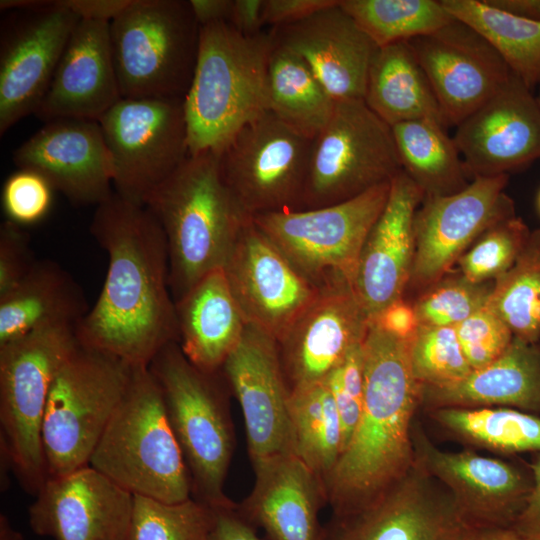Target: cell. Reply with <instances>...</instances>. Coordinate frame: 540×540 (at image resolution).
Masks as SVG:
<instances>
[{
    "label": "cell",
    "instance_id": "9f6ffc18",
    "mask_svg": "<svg viewBox=\"0 0 540 540\" xmlns=\"http://www.w3.org/2000/svg\"><path fill=\"white\" fill-rule=\"evenodd\" d=\"M488 5L523 19L540 21V0H483Z\"/></svg>",
    "mask_w": 540,
    "mask_h": 540
},
{
    "label": "cell",
    "instance_id": "9c48e42d",
    "mask_svg": "<svg viewBox=\"0 0 540 540\" xmlns=\"http://www.w3.org/2000/svg\"><path fill=\"white\" fill-rule=\"evenodd\" d=\"M79 345L76 328L52 327L0 346V440L14 474L34 496L48 480L41 431L49 392Z\"/></svg>",
    "mask_w": 540,
    "mask_h": 540
},
{
    "label": "cell",
    "instance_id": "7bdbcfd3",
    "mask_svg": "<svg viewBox=\"0 0 540 540\" xmlns=\"http://www.w3.org/2000/svg\"><path fill=\"white\" fill-rule=\"evenodd\" d=\"M494 281L474 283L464 276L441 279L418 299L414 308L422 326H453L486 306Z\"/></svg>",
    "mask_w": 540,
    "mask_h": 540
},
{
    "label": "cell",
    "instance_id": "7c38bea8",
    "mask_svg": "<svg viewBox=\"0 0 540 540\" xmlns=\"http://www.w3.org/2000/svg\"><path fill=\"white\" fill-rule=\"evenodd\" d=\"M122 199L146 206L189 157L184 99L122 98L98 120Z\"/></svg>",
    "mask_w": 540,
    "mask_h": 540
},
{
    "label": "cell",
    "instance_id": "f546056e",
    "mask_svg": "<svg viewBox=\"0 0 540 540\" xmlns=\"http://www.w3.org/2000/svg\"><path fill=\"white\" fill-rule=\"evenodd\" d=\"M175 309L183 354L198 369L219 372L247 324L224 268L205 275L175 302Z\"/></svg>",
    "mask_w": 540,
    "mask_h": 540
},
{
    "label": "cell",
    "instance_id": "603a6c76",
    "mask_svg": "<svg viewBox=\"0 0 540 540\" xmlns=\"http://www.w3.org/2000/svg\"><path fill=\"white\" fill-rule=\"evenodd\" d=\"M13 161L41 174L75 205L98 206L114 193L110 155L96 120L46 122L13 152Z\"/></svg>",
    "mask_w": 540,
    "mask_h": 540
},
{
    "label": "cell",
    "instance_id": "5b68a950",
    "mask_svg": "<svg viewBox=\"0 0 540 540\" xmlns=\"http://www.w3.org/2000/svg\"><path fill=\"white\" fill-rule=\"evenodd\" d=\"M89 466L133 495L167 503L192 497L189 472L148 365H132Z\"/></svg>",
    "mask_w": 540,
    "mask_h": 540
},
{
    "label": "cell",
    "instance_id": "91938a15",
    "mask_svg": "<svg viewBox=\"0 0 540 540\" xmlns=\"http://www.w3.org/2000/svg\"><path fill=\"white\" fill-rule=\"evenodd\" d=\"M0 540H24L23 535L10 524L6 515H0Z\"/></svg>",
    "mask_w": 540,
    "mask_h": 540
},
{
    "label": "cell",
    "instance_id": "836d02e7",
    "mask_svg": "<svg viewBox=\"0 0 540 540\" xmlns=\"http://www.w3.org/2000/svg\"><path fill=\"white\" fill-rule=\"evenodd\" d=\"M267 89L268 111L312 140L329 121L336 103L306 62L275 42L269 59Z\"/></svg>",
    "mask_w": 540,
    "mask_h": 540
},
{
    "label": "cell",
    "instance_id": "8d00e7d4",
    "mask_svg": "<svg viewBox=\"0 0 540 540\" xmlns=\"http://www.w3.org/2000/svg\"><path fill=\"white\" fill-rule=\"evenodd\" d=\"M289 414L295 454L323 481L342 451L339 415L325 380L291 388Z\"/></svg>",
    "mask_w": 540,
    "mask_h": 540
},
{
    "label": "cell",
    "instance_id": "11a10c76",
    "mask_svg": "<svg viewBox=\"0 0 540 540\" xmlns=\"http://www.w3.org/2000/svg\"><path fill=\"white\" fill-rule=\"evenodd\" d=\"M193 15L200 27L228 22L233 0H189Z\"/></svg>",
    "mask_w": 540,
    "mask_h": 540
},
{
    "label": "cell",
    "instance_id": "4316f807",
    "mask_svg": "<svg viewBox=\"0 0 540 540\" xmlns=\"http://www.w3.org/2000/svg\"><path fill=\"white\" fill-rule=\"evenodd\" d=\"M121 99L109 22L80 19L34 115L98 121Z\"/></svg>",
    "mask_w": 540,
    "mask_h": 540
},
{
    "label": "cell",
    "instance_id": "44dd1931",
    "mask_svg": "<svg viewBox=\"0 0 540 540\" xmlns=\"http://www.w3.org/2000/svg\"><path fill=\"white\" fill-rule=\"evenodd\" d=\"M467 174L497 176L540 159V105L513 72L504 86L456 127Z\"/></svg>",
    "mask_w": 540,
    "mask_h": 540
},
{
    "label": "cell",
    "instance_id": "3957f363",
    "mask_svg": "<svg viewBox=\"0 0 540 540\" xmlns=\"http://www.w3.org/2000/svg\"><path fill=\"white\" fill-rule=\"evenodd\" d=\"M146 207L166 237L174 302L205 275L224 267L252 219L224 182L219 153L212 150L189 155L153 192Z\"/></svg>",
    "mask_w": 540,
    "mask_h": 540
},
{
    "label": "cell",
    "instance_id": "680465c9",
    "mask_svg": "<svg viewBox=\"0 0 540 540\" xmlns=\"http://www.w3.org/2000/svg\"><path fill=\"white\" fill-rule=\"evenodd\" d=\"M475 540H525L512 528L482 530Z\"/></svg>",
    "mask_w": 540,
    "mask_h": 540
},
{
    "label": "cell",
    "instance_id": "5bb4252c",
    "mask_svg": "<svg viewBox=\"0 0 540 540\" xmlns=\"http://www.w3.org/2000/svg\"><path fill=\"white\" fill-rule=\"evenodd\" d=\"M481 531L450 491L415 461L371 504L332 514L323 525L321 540H475Z\"/></svg>",
    "mask_w": 540,
    "mask_h": 540
},
{
    "label": "cell",
    "instance_id": "f6af8a7d",
    "mask_svg": "<svg viewBox=\"0 0 540 540\" xmlns=\"http://www.w3.org/2000/svg\"><path fill=\"white\" fill-rule=\"evenodd\" d=\"M455 330L472 370L496 360L514 337L508 326L486 306L457 324Z\"/></svg>",
    "mask_w": 540,
    "mask_h": 540
},
{
    "label": "cell",
    "instance_id": "681fc988",
    "mask_svg": "<svg viewBox=\"0 0 540 540\" xmlns=\"http://www.w3.org/2000/svg\"><path fill=\"white\" fill-rule=\"evenodd\" d=\"M527 463L532 473L533 486L512 529L525 540H540V453H534Z\"/></svg>",
    "mask_w": 540,
    "mask_h": 540
},
{
    "label": "cell",
    "instance_id": "6f0895ef",
    "mask_svg": "<svg viewBox=\"0 0 540 540\" xmlns=\"http://www.w3.org/2000/svg\"><path fill=\"white\" fill-rule=\"evenodd\" d=\"M51 1L46 0H1L0 8L4 9H22L29 11H37L48 7Z\"/></svg>",
    "mask_w": 540,
    "mask_h": 540
},
{
    "label": "cell",
    "instance_id": "d6a6232c",
    "mask_svg": "<svg viewBox=\"0 0 540 540\" xmlns=\"http://www.w3.org/2000/svg\"><path fill=\"white\" fill-rule=\"evenodd\" d=\"M391 128L401 168L424 197L449 195L468 185L461 154L440 122L417 119Z\"/></svg>",
    "mask_w": 540,
    "mask_h": 540
},
{
    "label": "cell",
    "instance_id": "ffe728a7",
    "mask_svg": "<svg viewBox=\"0 0 540 540\" xmlns=\"http://www.w3.org/2000/svg\"><path fill=\"white\" fill-rule=\"evenodd\" d=\"M28 509L32 531L55 540H127L134 495L91 466L49 478Z\"/></svg>",
    "mask_w": 540,
    "mask_h": 540
},
{
    "label": "cell",
    "instance_id": "52a82bcc",
    "mask_svg": "<svg viewBox=\"0 0 540 540\" xmlns=\"http://www.w3.org/2000/svg\"><path fill=\"white\" fill-rule=\"evenodd\" d=\"M109 32L122 98L184 99L200 40L189 0H130Z\"/></svg>",
    "mask_w": 540,
    "mask_h": 540
},
{
    "label": "cell",
    "instance_id": "c3c4849f",
    "mask_svg": "<svg viewBox=\"0 0 540 540\" xmlns=\"http://www.w3.org/2000/svg\"><path fill=\"white\" fill-rule=\"evenodd\" d=\"M335 0H265L264 25L268 29L296 23Z\"/></svg>",
    "mask_w": 540,
    "mask_h": 540
},
{
    "label": "cell",
    "instance_id": "484cf974",
    "mask_svg": "<svg viewBox=\"0 0 540 540\" xmlns=\"http://www.w3.org/2000/svg\"><path fill=\"white\" fill-rule=\"evenodd\" d=\"M424 193L403 171L390 181L387 202L360 253L354 293L372 321L402 298L415 255L414 221Z\"/></svg>",
    "mask_w": 540,
    "mask_h": 540
},
{
    "label": "cell",
    "instance_id": "74e56055",
    "mask_svg": "<svg viewBox=\"0 0 540 540\" xmlns=\"http://www.w3.org/2000/svg\"><path fill=\"white\" fill-rule=\"evenodd\" d=\"M511 330L528 343L540 341V228L530 237L504 274L494 281L486 304Z\"/></svg>",
    "mask_w": 540,
    "mask_h": 540
},
{
    "label": "cell",
    "instance_id": "8fae6325",
    "mask_svg": "<svg viewBox=\"0 0 540 540\" xmlns=\"http://www.w3.org/2000/svg\"><path fill=\"white\" fill-rule=\"evenodd\" d=\"M401 170L391 126L364 100L336 101L313 139L302 210L354 198Z\"/></svg>",
    "mask_w": 540,
    "mask_h": 540
},
{
    "label": "cell",
    "instance_id": "f5cc1de1",
    "mask_svg": "<svg viewBox=\"0 0 540 540\" xmlns=\"http://www.w3.org/2000/svg\"><path fill=\"white\" fill-rule=\"evenodd\" d=\"M265 0H233L229 23L245 36H255L263 32Z\"/></svg>",
    "mask_w": 540,
    "mask_h": 540
},
{
    "label": "cell",
    "instance_id": "d4e9b609",
    "mask_svg": "<svg viewBox=\"0 0 540 540\" xmlns=\"http://www.w3.org/2000/svg\"><path fill=\"white\" fill-rule=\"evenodd\" d=\"M269 30L276 44L306 62L335 101L364 99L378 46L340 0L296 23Z\"/></svg>",
    "mask_w": 540,
    "mask_h": 540
},
{
    "label": "cell",
    "instance_id": "816d5d0a",
    "mask_svg": "<svg viewBox=\"0 0 540 540\" xmlns=\"http://www.w3.org/2000/svg\"><path fill=\"white\" fill-rule=\"evenodd\" d=\"M372 321L382 330L405 340L412 339L420 326L414 306L402 298L384 308Z\"/></svg>",
    "mask_w": 540,
    "mask_h": 540
},
{
    "label": "cell",
    "instance_id": "9a60e30c",
    "mask_svg": "<svg viewBox=\"0 0 540 540\" xmlns=\"http://www.w3.org/2000/svg\"><path fill=\"white\" fill-rule=\"evenodd\" d=\"M508 174L477 176L463 189L425 196L414 221L415 255L410 280L433 285L489 228L515 215L504 192Z\"/></svg>",
    "mask_w": 540,
    "mask_h": 540
},
{
    "label": "cell",
    "instance_id": "b9f144b4",
    "mask_svg": "<svg viewBox=\"0 0 540 540\" xmlns=\"http://www.w3.org/2000/svg\"><path fill=\"white\" fill-rule=\"evenodd\" d=\"M530 234L515 215L496 223L458 260L462 276L474 283L495 281L515 263Z\"/></svg>",
    "mask_w": 540,
    "mask_h": 540
},
{
    "label": "cell",
    "instance_id": "8992f818",
    "mask_svg": "<svg viewBox=\"0 0 540 540\" xmlns=\"http://www.w3.org/2000/svg\"><path fill=\"white\" fill-rule=\"evenodd\" d=\"M148 368L187 466L192 497L213 508L234 505L224 492L234 438L219 372L198 369L177 342L162 348Z\"/></svg>",
    "mask_w": 540,
    "mask_h": 540
},
{
    "label": "cell",
    "instance_id": "ab89813d",
    "mask_svg": "<svg viewBox=\"0 0 540 540\" xmlns=\"http://www.w3.org/2000/svg\"><path fill=\"white\" fill-rule=\"evenodd\" d=\"M213 507L190 497L167 503L134 495L127 540H209Z\"/></svg>",
    "mask_w": 540,
    "mask_h": 540
},
{
    "label": "cell",
    "instance_id": "7a4b0ae2",
    "mask_svg": "<svg viewBox=\"0 0 540 540\" xmlns=\"http://www.w3.org/2000/svg\"><path fill=\"white\" fill-rule=\"evenodd\" d=\"M410 340L369 323L363 340L362 412L349 443L323 480L332 514L371 504L414 465L411 429L421 385L411 367Z\"/></svg>",
    "mask_w": 540,
    "mask_h": 540
},
{
    "label": "cell",
    "instance_id": "d6986e66",
    "mask_svg": "<svg viewBox=\"0 0 540 540\" xmlns=\"http://www.w3.org/2000/svg\"><path fill=\"white\" fill-rule=\"evenodd\" d=\"M223 268L246 323L277 342L320 289L291 264L252 219L240 232Z\"/></svg>",
    "mask_w": 540,
    "mask_h": 540
},
{
    "label": "cell",
    "instance_id": "ee69618b",
    "mask_svg": "<svg viewBox=\"0 0 540 540\" xmlns=\"http://www.w3.org/2000/svg\"><path fill=\"white\" fill-rule=\"evenodd\" d=\"M339 415L342 451L358 424L364 398L363 341L355 344L325 379Z\"/></svg>",
    "mask_w": 540,
    "mask_h": 540
},
{
    "label": "cell",
    "instance_id": "4dcf8cb0",
    "mask_svg": "<svg viewBox=\"0 0 540 540\" xmlns=\"http://www.w3.org/2000/svg\"><path fill=\"white\" fill-rule=\"evenodd\" d=\"M89 310L83 289L67 270L54 261L37 260L0 297V346L36 330L76 328Z\"/></svg>",
    "mask_w": 540,
    "mask_h": 540
},
{
    "label": "cell",
    "instance_id": "f907efd6",
    "mask_svg": "<svg viewBox=\"0 0 540 540\" xmlns=\"http://www.w3.org/2000/svg\"><path fill=\"white\" fill-rule=\"evenodd\" d=\"M209 540H264L237 510V504L215 507Z\"/></svg>",
    "mask_w": 540,
    "mask_h": 540
},
{
    "label": "cell",
    "instance_id": "94428289",
    "mask_svg": "<svg viewBox=\"0 0 540 540\" xmlns=\"http://www.w3.org/2000/svg\"><path fill=\"white\" fill-rule=\"evenodd\" d=\"M537 209H538V211L540 213V190H539L538 195H537Z\"/></svg>",
    "mask_w": 540,
    "mask_h": 540
},
{
    "label": "cell",
    "instance_id": "e575fe53",
    "mask_svg": "<svg viewBox=\"0 0 540 540\" xmlns=\"http://www.w3.org/2000/svg\"><path fill=\"white\" fill-rule=\"evenodd\" d=\"M446 10L480 33L528 88L540 83V21L498 10L483 0H441Z\"/></svg>",
    "mask_w": 540,
    "mask_h": 540
},
{
    "label": "cell",
    "instance_id": "f35d334b",
    "mask_svg": "<svg viewBox=\"0 0 540 540\" xmlns=\"http://www.w3.org/2000/svg\"><path fill=\"white\" fill-rule=\"evenodd\" d=\"M378 47L432 34L455 18L441 0H340Z\"/></svg>",
    "mask_w": 540,
    "mask_h": 540
},
{
    "label": "cell",
    "instance_id": "4fadbf2b",
    "mask_svg": "<svg viewBox=\"0 0 540 540\" xmlns=\"http://www.w3.org/2000/svg\"><path fill=\"white\" fill-rule=\"evenodd\" d=\"M312 143L265 111L218 152L224 182L251 216L302 210Z\"/></svg>",
    "mask_w": 540,
    "mask_h": 540
},
{
    "label": "cell",
    "instance_id": "1f68e13d",
    "mask_svg": "<svg viewBox=\"0 0 540 540\" xmlns=\"http://www.w3.org/2000/svg\"><path fill=\"white\" fill-rule=\"evenodd\" d=\"M363 100L391 127L417 119L436 120L444 126L432 87L408 41L378 47Z\"/></svg>",
    "mask_w": 540,
    "mask_h": 540
},
{
    "label": "cell",
    "instance_id": "60d3db41",
    "mask_svg": "<svg viewBox=\"0 0 540 540\" xmlns=\"http://www.w3.org/2000/svg\"><path fill=\"white\" fill-rule=\"evenodd\" d=\"M410 361L421 386L451 384L472 371L453 326L420 325L410 340Z\"/></svg>",
    "mask_w": 540,
    "mask_h": 540
},
{
    "label": "cell",
    "instance_id": "30bf717a",
    "mask_svg": "<svg viewBox=\"0 0 540 540\" xmlns=\"http://www.w3.org/2000/svg\"><path fill=\"white\" fill-rule=\"evenodd\" d=\"M390 182L343 202L252 216L256 226L309 281L353 288L363 244L388 199Z\"/></svg>",
    "mask_w": 540,
    "mask_h": 540
},
{
    "label": "cell",
    "instance_id": "7402d4cb",
    "mask_svg": "<svg viewBox=\"0 0 540 540\" xmlns=\"http://www.w3.org/2000/svg\"><path fill=\"white\" fill-rule=\"evenodd\" d=\"M16 25L1 43L0 134L34 114L80 18L59 1Z\"/></svg>",
    "mask_w": 540,
    "mask_h": 540
},
{
    "label": "cell",
    "instance_id": "6da1fadb",
    "mask_svg": "<svg viewBox=\"0 0 540 540\" xmlns=\"http://www.w3.org/2000/svg\"><path fill=\"white\" fill-rule=\"evenodd\" d=\"M90 231L108 256L102 290L76 327L80 344L148 365L178 343L165 234L146 206L115 192L96 206Z\"/></svg>",
    "mask_w": 540,
    "mask_h": 540
},
{
    "label": "cell",
    "instance_id": "db71d44e",
    "mask_svg": "<svg viewBox=\"0 0 540 540\" xmlns=\"http://www.w3.org/2000/svg\"><path fill=\"white\" fill-rule=\"evenodd\" d=\"M80 19L111 22L130 0H58Z\"/></svg>",
    "mask_w": 540,
    "mask_h": 540
},
{
    "label": "cell",
    "instance_id": "6125c7cd",
    "mask_svg": "<svg viewBox=\"0 0 540 540\" xmlns=\"http://www.w3.org/2000/svg\"><path fill=\"white\" fill-rule=\"evenodd\" d=\"M536 99H537V101H538V103L540 105V86H539V92H538V95L536 96Z\"/></svg>",
    "mask_w": 540,
    "mask_h": 540
},
{
    "label": "cell",
    "instance_id": "277c9868",
    "mask_svg": "<svg viewBox=\"0 0 540 540\" xmlns=\"http://www.w3.org/2000/svg\"><path fill=\"white\" fill-rule=\"evenodd\" d=\"M270 30L245 36L227 22L200 27L196 66L184 97L189 154L219 152L246 123L268 111Z\"/></svg>",
    "mask_w": 540,
    "mask_h": 540
},
{
    "label": "cell",
    "instance_id": "d590c367",
    "mask_svg": "<svg viewBox=\"0 0 540 540\" xmlns=\"http://www.w3.org/2000/svg\"><path fill=\"white\" fill-rule=\"evenodd\" d=\"M465 443L504 454L540 453V415L513 408H441L429 411Z\"/></svg>",
    "mask_w": 540,
    "mask_h": 540
},
{
    "label": "cell",
    "instance_id": "ac0fdd59",
    "mask_svg": "<svg viewBox=\"0 0 540 540\" xmlns=\"http://www.w3.org/2000/svg\"><path fill=\"white\" fill-rule=\"evenodd\" d=\"M221 370L240 404L252 464L295 454L290 388L277 340L247 323Z\"/></svg>",
    "mask_w": 540,
    "mask_h": 540
},
{
    "label": "cell",
    "instance_id": "7dc6e473",
    "mask_svg": "<svg viewBox=\"0 0 540 540\" xmlns=\"http://www.w3.org/2000/svg\"><path fill=\"white\" fill-rule=\"evenodd\" d=\"M34 258L28 233L10 220L0 226V297L11 291L29 273Z\"/></svg>",
    "mask_w": 540,
    "mask_h": 540
},
{
    "label": "cell",
    "instance_id": "2e32d148",
    "mask_svg": "<svg viewBox=\"0 0 540 540\" xmlns=\"http://www.w3.org/2000/svg\"><path fill=\"white\" fill-rule=\"evenodd\" d=\"M411 437L415 461L450 491L473 525L480 530L512 528L533 486L528 463L520 466L469 449L441 450L415 420Z\"/></svg>",
    "mask_w": 540,
    "mask_h": 540
},
{
    "label": "cell",
    "instance_id": "f1b7e54d",
    "mask_svg": "<svg viewBox=\"0 0 540 540\" xmlns=\"http://www.w3.org/2000/svg\"><path fill=\"white\" fill-rule=\"evenodd\" d=\"M420 406L441 408L505 407L540 415V344L513 337L504 353L463 379L421 386Z\"/></svg>",
    "mask_w": 540,
    "mask_h": 540
},
{
    "label": "cell",
    "instance_id": "bcb514c9",
    "mask_svg": "<svg viewBox=\"0 0 540 540\" xmlns=\"http://www.w3.org/2000/svg\"><path fill=\"white\" fill-rule=\"evenodd\" d=\"M53 187L41 174L20 168L4 183L2 204L7 220L21 226L34 224L48 213Z\"/></svg>",
    "mask_w": 540,
    "mask_h": 540
},
{
    "label": "cell",
    "instance_id": "cb8c5ba5",
    "mask_svg": "<svg viewBox=\"0 0 540 540\" xmlns=\"http://www.w3.org/2000/svg\"><path fill=\"white\" fill-rule=\"evenodd\" d=\"M370 320L350 284L321 286L278 342L289 388L324 381L364 340Z\"/></svg>",
    "mask_w": 540,
    "mask_h": 540
},
{
    "label": "cell",
    "instance_id": "e0dca14e",
    "mask_svg": "<svg viewBox=\"0 0 540 540\" xmlns=\"http://www.w3.org/2000/svg\"><path fill=\"white\" fill-rule=\"evenodd\" d=\"M408 43L432 87L445 128L457 127L492 98L512 74L497 50L456 18Z\"/></svg>",
    "mask_w": 540,
    "mask_h": 540
},
{
    "label": "cell",
    "instance_id": "ba28073f",
    "mask_svg": "<svg viewBox=\"0 0 540 540\" xmlns=\"http://www.w3.org/2000/svg\"><path fill=\"white\" fill-rule=\"evenodd\" d=\"M131 372L128 362L82 344L63 363L52 383L42 423L48 479L89 465Z\"/></svg>",
    "mask_w": 540,
    "mask_h": 540
},
{
    "label": "cell",
    "instance_id": "83f0119b",
    "mask_svg": "<svg viewBox=\"0 0 540 540\" xmlns=\"http://www.w3.org/2000/svg\"><path fill=\"white\" fill-rule=\"evenodd\" d=\"M252 465L255 482L237 504L241 516L268 540H321L319 513L327 504L322 479L294 453Z\"/></svg>",
    "mask_w": 540,
    "mask_h": 540
}]
</instances>
